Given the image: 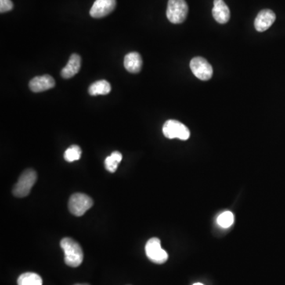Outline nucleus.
<instances>
[{
    "mask_svg": "<svg viewBox=\"0 0 285 285\" xmlns=\"http://www.w3.org/2000/svg\"><path fill=\"white\" fill-rule=\"evenodd\" d=\"M60 246L64 252L66 265L73 268L80 266L84 261V252L81 246L74 239L64 238L60 241Z\"/></svg>",
    "mask_w": 285,
    "mask_h": 285,
    "instance_id": "obj_1",
    "label": "nucleus"
},
{
    "mask_svg": "<svg viewBox=\"0 0 285 285\" xmlns=\"http://www.w3.org/2000/svg\"><path fill=\"white\" fill-rule=\"evenodd\" d=\"M37 174L33 169L26 170L19 177V181L15 184L13 194L17 197H25L30 194L32 188L37 182Z\"/></svg>",
    "mask_w": 285,
    "mask_h": 285,
    "instance_id": "obj_2",
    "label": "nucleus"
},
{
    "mask_svg": "<svg viewBox=\"0 0 285 285\" xmlns=\"http://www.w3.org/2000/svg\"><path fill=\"white\" fill-rule=\"evenodd\" d=\"M189 7L185 0H169L167 17L171 23L180 24L187 17Z\"/></svg>",
    "mask_w": 285,
    "mask_h": 285,
    "instance_id": "obj_3",
    "label": "nucleus"
},
{
    "mask_svg": "<svg viewBox=\"0 0 285 285\" xmlns=\"http://www.w3.org/2000/svg\"><path fill=\"white\" fill-rule=\"evenodd\" d=\"M163 135L168 139H178L187 140L190 136L189 128L176 120H168L163 127Z\"/></svg>",
    "mask_w": 285,
    "mask_h": 285,
    "instance_id": "obj_4",
    "label": "nucleus"
},
{
    "mask_svg": "<svg viewBox=\"0 0 285 285\" xmlns=\"http://www.w3.org/2000/svg\"><path fill=\"white\" fill-rule=\"evenodd\" d=\"M93 200L84 193H75L68 202L69 211L76 217H82L92 207Z\"/></svg>",
    "mask_w": 285,
    "mask_h": 285,
    "instance_id": "obj_5",
    "label": "nucleus"
},
{
    "mask_svg": "<svg viewBox=\"0 0 285 285\" xmlns=\"http://www.w3.org/2000/svg\"><path fill=\"white\" fill-rule=\"evenodd\" d=\"M145 251L149 259L156 264L160 265L168 260V254L162 248L161 242L158 238H152L148 241L145 246Z\"/></svg>",
    "mask_w": 285,
    "mask_h": 285,
    "instance_id": "obj_6",
    "label": "nucleus"
},
{
    "mask_svg": "<svg viewBox=\"0 0 285 285\" xmlns=\"http://www.w3.org/2000/svg\"><path fill=\"white\" fill-rule=\"evenodd\" d=\"M190 68L196 78L203 81H207L211 78L213 69L211 65L204 58L197 56L190 62Z\"/></svg>",
    "mask_w": 285,
    "mask_h": 285,
    "instance_id": "obj_7",
    "label": "nucleus"
},
{
    "mask_svg": "<svg viewBox=\"0 0 285 285\" xmlns=\"http://www.w3.org/2000/svg\"><path fill=\"white\" fill-rule=\"evenodd\" d=\"M116 5H117L116 0H95L90 11V15L91 17L95 19L106 17L113 12Z\"/></svg>",
    "mask_w": 285,
    "mask_h": 285,
    "instance_id": "obj_8",
    "label": "nucleus"
},
{
    "mask_svg": "<svg viewBox=\"0 0 285 285\" xmlns=\"http://www.w3.org/2000/svg\"><path fill=\"white\" fill-rule=\"evenodd\" d=\"M276 20V15L271 10H262L254 21V27L258 32H264L270 28Z\"/></svg>",
    "mask_w": 285,
    "mask_h": 285,
    "instance_id": "obj_9",
    "label": "nucleus"
},
{
    "mask_svg": "<svg viewBox=\"0 0 285 285\" xmlns=\"http://www.w3.org/2000/svg\"><path fill=\"white\" fill-rule=\"evenodd\" d=\"M55 85L56 83L52 76L49 75H44L34 77L33 80H30L29 87L33 92L39 93L52 89Z\"/></svg>",
    "mask_w": 285,
    "mask_h": 285,
    "instance_id": "obj_10",
    "label": "nucleus"
},
{
    "mask_svg": "<svg viewBox=\"0 0 285 285\" xmlns=\"http://www.w3.org/2000/svg\"><path fill=\"white\" fill-rule=\"evenodd\" d=\"M213 18L220 24H225L231 17L229 8L224 0H214V7L212 8Z\"/></svg>",
    "mask_w": 285,
    "mask_h": 285,
    "instance_id": "obj_11",
    "label": "nucleus"
},
{
    "mask_svg": "<svg viewBox=\"0 0 285 285\" xmlns=\"http://www.w3.org/2000/svg\"><path fill=\"white\" fill-rule=\"evenodd\" d=\"M81 67V57L78 54H73L69 59L68 63L62 69L61 76L64 79L73 78L80 72Z\"/></svg>",
    "mask_w": 285,
    "mask_h": 285,
    "instance_id": "obj_12",
    "label": "nucleus"
},
{
    "mask_svg": "<svg viewBox=\"0 0 285 285\" xmlns=\"http://www.w3.org/2000/svg\"><path fill=\"white\" fill-rule=\"evenodd\" d=\"M124 65L126 70L129 73H139L142 66V57L138 52H130L124 57Z\"/></svg>",
    "mask_w": 285,
    "mask_h": 285,
    "instance_id": "obj_13",
    "label": "nucleus"
},
{
    "mask_svg": "<svg viewBox=\"0 0 285 285\" xmlns=\"http://www.w3.org/2000/svg\"><path fill=\"white\" fill-rule=\"evenodd\" d=\"M111 85L106 80H99L90 86L88 92L92 96L106 95L111 91Z\"/></svg>",
    "mask_w": 285,
    "mask_h": 285,
    "instance_id": "obj_14",
    "label": "nucleus"
},
{
    "mask_svg": "<svg viewBox=\"0 0 285 285\" xmlns=\"http://www.w3.org/2000/svg\"><path fill=\"white\" fill-rule=\"evenodd\" d=\"M42 278L35 272H25L18 279V285H42Z\"/></svg>",
    "mask_w": 285,
    "mask_h": 285,
    "instance_id": "obj_15",
    "label": "nucleus"
},
{
    "mask_svg": "<svg viewBox=\"0 0 285 285\" xmlns=\"http://www.w3.org/2000/svg\"><path fill=\"white\" fill-rule=\"evenodd\" d=\"M122 160V155L119 152H113L105 160V167L109 172L114 173L117 171L119 163Z\"/></svg>",
    "mask_w": 285,
    "mask_h": 285,
    "instance_id": "obj_16",
    "label": "nucleus"
},
{
    "mask_svg": "<svg viewBox=\"0 0 285 285\" xmlns=\"http://www.w3.org/2000/svg\"><path fill=\"white\" fill-rule=\"evenodd\" d=\"M82 150L78 145H72L64 152V160L68 163L77 161L81 158Z\"/></svg>",
    "mask_w": 285,
    "mask_h": 285,
    "instance_id": "obj_17",
    "label": "nucleus"
},
{
    "mask_svg": "<svg viewBox=\"0 0 285 285\" xmlns=\"http://www.w3.org/2000/svg\"><path fill=\"white\" fill-rule=\"evenodd\" d=\"M233 213L232 211H227L223 212L217 218V223L223 228H228L234 224Z\"/></svg>",
    "mask_w": 285,
    "mask_h": 285,
    "instance_id": "obj_18",
    "label": "nucleus"
},
{
    "mask_svg": "<svg viewBox=\"0 0 285 285\" xmlns=\"http://www.w3.org/2000/svg\"><path fill=\"white\" fill-rule=\"evenodd\" d=\"M13 3L12 0H0V12L5 13L13 9Z\"/></svg>",
    "mask_w": 285,
    "mask_h": 285,
    "instance_id": "obj_19",
    "label": "nucleus"
},
{
    "mask_svg": "<svg viewBox=\"0 0 285 285\" xmlns=\"http://www.w3.org/2000/svg\"><path fill=\"white\" fill-rule=\"evenodd\" d=\"M75 285H89V284H87V283H77V284H75Z\"/></svg>",
    "mask_w": 285,
    "mask_h": 285,
    "instance_id": "obj_20",
    "label": "nucleus"
},
{
    "mask_svg": "<svg viewBox=\"0 0 285 285\" xmlns=\"http://www.w3.org/2000/svg\"><path fill=\"white\" fill-rule=\"evenodd\" d=\"M193 285H204V284H203V283H194V284H193Z\"/></svg>",
    "mask_w": 285,
    "mask_h": 285,
    "instance_id": "obj_21",
    "label": "nucleus"
}]
</instances>
